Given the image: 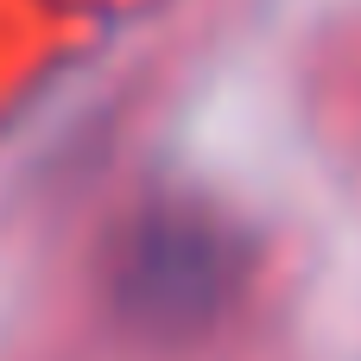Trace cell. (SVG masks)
I'll return each instance as SVG.
<instances>
[{"label": "cell", "instance_id": "1", "mask_svg": "<svg viewBox=\"0 0 361 361\" xmlns=\"http://www.w3.org/2000/svg\"><path fill=\"white\" fill-rule=\"evenodd\" d=\"M247 292V241L228 216L159 197L127 216L108 247V305L121 324L159 343L216 330Z\"/></svg>", "mask_w": 361, "mask_h": 361}]
</instances>
